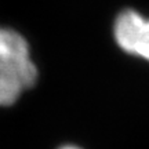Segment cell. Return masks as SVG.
I'll list each match as a JSON object with an SVG mask.
<instances>
[{
  "label": "cell",
  "instance_id": "cell-4",
  "mask_svg": "<svg viewBox=\"0 0 149 149\" xmlns=\"http://www.w3.org/2000/svg\"><path fill=\"white\" fill-rule=\"evenodd\" d=\"M59 149H80V148H77V146H70V145H66V146H62V148H59Z\"/></svg>",
  "mask_w": 149,
  "mask_h": 149
},
{
  "label": "cell",
  "instance_id": "cell-1",
  "mask_svg": "<svg viewBox=\"0 0 149 149\" xmlns=\"http://www.w3.org/2000/svg\"><path fill=\"white\" fill-rule=\"evenodd\" d=\"M37 68L26 39L0 26V107L14 105L37 80Z\"/></svg>",
  "mask_w": 149,
  "mask_h": 149
},
{
  "label": "cell",
  "instance_id": "cell-3",
  "mask_svg": "<svg viewBox=\"0 0 149 149\" xmlns=\"http://www.w3.org/2000/svg\"><path fill=\"white\" fill-rule=\"evenodd\" d=\"M134 55H138L141 58L149 61V19H145L141 31H139Z\"/></svg>",
  "mask_w": 149,
  "mask_h": 149
},
{
  "label": "cell",
  "instance_id": "cell-2",
  "mask_svg": "<svg viewBox=\"0 0 149 149\" xmlns=\"http://www.w3.org/2000/svg\"><path fill=\"white\" fill-rule=\"evenodd\" d=\"M145 18L134 10H124L117 15L113 28L115 40L119 47L128 54H134L137 39Z\"/></svg>",
  "mask_w": 149,
  "mask_h": 149
}]
</instances>
